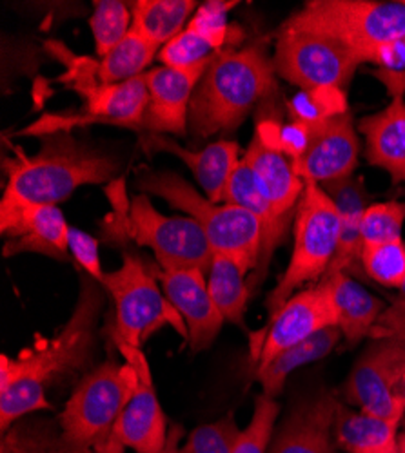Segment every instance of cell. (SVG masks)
I'll return each mask as SVG.
<instances>
[{"instance_id":"41","label":"cell","mask_w":405,"mask_h":453,"mask_svg":"<svg viewBox=\"0 0 405 453\" xmlns=\"http://www.w3.org/2000/svg\"><path fill=\"white\" fill-rule=\"evenodd\" d=\"M373 74L386 86L391 98L396 95H405V71L377 69Z\"/></svg>"},{"instance_id":"42","label":"cell","mask_w":405,"mask_h":453,"mask_svg":"<svg viewBox=\"0 0 405 453\" xmlns=\"http://www.w3.org/2000/svg\"><path fill=\"white\" fill-rule=\"evenodd\" d=\"M183 437V430L178 425H173L169 428V435H167V442L166 446L159 451V453H180V441Z\"/></svg>"},{"instance_id":"11","label":"cell","mask_w":405,"mask_h":453,"mask_svg":"<svg viewBox=\"0 0 405 453\" xmlns=\"http://www.w3.org/2000/svg\"><path fill=\"white\" fill-rule=\"evenodd\" d=\"M360 64V58L347 46L331 36L284 26L273 55L278 77L300 91L346 89Z\"/></svg>"},{"instance_id":"35","label":"cell","mask_w":405,"mask_h":453,"mask_svg":"<svg viewBox=\"0 0 405 453\" xmlns=\"http://www.w3.org/2000/svg\"><path fill=\"white\" fill-rule=\"evenodd\" d=\"M280 413L276 399L261 394L254 399V411L249 425L242 430L231 453H268L275 437V425Z\"/></svg>"},{"instance_id":"24","label":"cell","mask_w":405,"mask_h":453,"mask_svg":"<svg viewBox=\"0 0 405 453\" xmlns=\"http://www.w3.org/2000/svg\"><path fill=\"white\" fill-rule=\"evenodd\" d=\"M365 138V158L386 171L394 183H405V95L391 98L387 107L358 122Z\"/></svg>"},{"instance_id":"29","label":"cell","mask_w":405,"mask_h":453,"mask_svg":"<svg viewBox=\"0 0 405 453\" xmlns=\"http://www.w3.org/2000/svg\"><path fill=\"white\" fill-rule=\"evenodd\" d=\"M249 273L251 271L240 261L222 254L213 256L207 273V288L220 314L240 328L245 326L247 301L253 294L247 278Z\"/></svg>"},{"instance_id":"27","label":"cell","mask_w":405,"mask_h":453,"mask_svg":"<svg viewBox=\"0 0 405 453\" xmlns=\"http://www.w3.org/2000/svg\"><path fill=\"white\" fill-rule=\"evenodd\" d=\"M403 421L378 418L349 408L342 399L335 415V442L344 453H378L398 446V430Z\"/></svg>"},{"instance_id":"26","label":"cell","mask_w":405,"mask_h":453,"mask_svg":"<svg viewBox=\"0 0 405 453\" xmlns=\"http://www.w3.org/2000/svg\"><path fill=\"white\" fill-rule=\"evenodd\" d=\"M327 196L333 200L339 218H340V234L339 245L333 261H331L327 274L333 273H351V269L360 263V252L363 247L362 242V218L370 207V193H367L362 178H344L339 181H331L320 185Z\"/></svg>"},{"instance_id":"15","label":"cell","mask_w":405,"mask_h":453,"mask_svg":"<svg viewBox=\"0 0 405 453\" xmlns=\"http://www.w3.org/2000/svg\"><path fill=\"white\" fill-rule=\"evenodd\" d=\"M337 326V314L322 283L304 288L287 299L261 332L262 343L253 354L256 368L271 363L284 350L299 345L323 328Z\"/></svg>"},{"instance_id":"39","label":"cell","mask_w":405,"mask_h":453,"mask_svg":"<svg viewBox=\"0 0 405 453\" xmlns=\"http://www.w3.org/2000/svg\"><path fill=\"white\" fill-rule=\"evenodd\" d=\"M69 256L77 261V265L100 285L104 283L105 273L102 271L98 242L86 231L69 226Z\"/></svg>"},{"instance_id":"31","label":"cell","mask_w":405,"mask_h":453,"mask_svg":"<svg viewBox=\"0 0 405 453\" xmlns=\"http://www.w3.org/2000/svg\"><path fill=\"white\" fill-rule=\"evenodd\" d=\"M160 46L144 39L133 29L126 39L97 62V81L104 86L124 84L133 79L144 77L145 69L159 58Z\"/></svg>"},{"instance_id":"37","label":"cell","mask_w":405,"mask_h":453,"mask_svg":"<svg viewBox=\"0 0 405 453\" xmlns=\"http://www.w3.org/2000/svg\"><path fill=\"white\" fill-rule=\"evenodd\" d=\"M240 434L235 413L230 411L222 419L195 428L180 453H231Z\"/></svg>"},{"instance_id":"30","label":"cell","mask_w":405,"mask_h":453,"mask_svg":"<svg viewBox=\"0 0 405 453\" xmlns=\"http://www.w3.org/2000/svg\"><path fill=\"white\" fill-rule=\"evenodd\" d=\"M131 29L144 39L164 48L188 27L199 4L195 0H136L129 3Z\"/></svg>"},{"instance_id":"10","label":"cell","mask_w":405,"mask_h":453,"mask_svg":"<svg viewBox=\"0 0 405 453\" xmlns=\"http://www.w3.org/2000/svg\"><path fill=\"white\" fill-rule=\"evenodd\" d=\"M393 323L375 335L353 365L342 385V401L387 419H405V399L398 395L405 373V321Z\"/></svg>"},{"instance_id":"21","label":"cell","mask_w":405,"mask_h":453,"mask_svg":"<svg viewBox=\"0 0 405 453\" xmlns=\"http://www.w3.org/2000/svg\"><path fill=\"white\" fill-rule=\"evenodd\" d=\"M228 4H207L190 20L188 27L173 41H169L159 53V62L167 67L190 69L209 64L220 51L228 50L231 27L226 20Z\"/></svg>"},{"instance_id":"9","label":"cell","mask_w":405,"mask_h":453,"mask_svg":"<svg viewBox=\"0 0 405 453\" xmlns=\"http://www.w3.org/2000/svg\"><path fill=\"white\" fill-rule=\"evenodd\" d=\"M109 238L131 240L150 249L160 271L200 269L206 274L213 263L211 243L202 226L190 216L159 212L147 195L133 198L121 223H107Z\"/></svg>"},{"instance_id":"12","label":"cell","mask_w":405,"mask_h":453,"mask_svg":"<svg viewBox=\"0 0 405 453\" xmlns=\"http://www.w3.org/2000/svg\"><path fill=\"white\" fill-rule=\"evenodd\" d=\"M79 93L84 98L81 111L50 112V115H44L41 120L22 129L19 134L41 138L50 133L73 131L75 127L90 124L121 126L135 131L142 129L145 111L150 105V89H147L145 77L113 86L95 82L81 88Z\"/></svg>"},{"instance_id":"43","label":"cell","mask_w":405,"mask_h":453,"mask_svg":"<svg viewBox=\"0 0 405 453\" xmlns=\"http://www.w3.org/2000/svg\"><path fill=\"white\" fill-rule=\"evenodd\" d=\"M398 448L401 453H405V432L398 435Z\"/></svg>"},{"instance_id":"5","label":"cell","mask_w":405,"mask_h":453,"mask_svg":"<svg viewBox=\"0 0 405 453\" xmlns=\"http://www.w3.org/2000/svg\"><path fill=\"white\" fill-rule=\"evenodd\" d=\"M136 380V370L128 361L113 359L82 377L58 415L60 441L67 453H105Z\"/></svg>"},{"instance_id":"45","label":"cell","mask_w":405,"mask_h":453,"mask_svg":"<svg viewBox=\"0 0 405 453\" xmlns=\"http://www.w3.org/2000/svg\"><path fill=\"white\" fill-rule=\"evenodd\" d=\"M378 453H401V451H400V448L396 446V448H391V449H386V451H378Z\"/></svg>"},{"instance_id":"14","label":"cell","mask_w":405,"mask_h":453,"mask_svg":"<svg viewBox=\"0 0 405 453\" xmlns=\"http://www.w3.org/2000/svg\"><path fill=\"white\" fill-rule=\"evenodd\" d=\"M0 233L6 238V257L33 252L58 261L69 259V223L57 205L22 203L3 198Z\"/></svg>"},{"instance_id":"22","label":"cell","mask_w":405,"mask_h":453,"mask_svg":"<svg viewBox=\"0 0 405 453\" xmlns=\"http://www.w3.org/2000/svg\"><path fill=\"white\" fill-rule=\"evenodd\" d=\"M242 158L247 162L256 187L275 212L292 221L306 188V181L299 176L292 160L280 150L264 145L256 134H253Z\"/></svg>"},{"instance_id":"7","label":"cell","mask_w":405,"mask_h":453,"mask_svg":"<svg viewBox=\"0 0 405 453\" xmlns=\"http://www.w3.org/2000/svg\"><path fill=\"white\" fill-rule=\"evenodd\" d=\"M284 27L331 36L365 64L375 48L405 36V3L309 0L284 22Z\"/></svg>"},{"instance_id":"38","label":"cell","mask_w":405,"mask_h":453,"mask_svg":"<svg viewBox=\"0 0 405 453\" xmlns=\"http://www.w3.org/2000/svg\"><path fill=\"white\" fill-rule=\"evenodd\" d=\"M36 423L13 425L3 439L0 453H67L62 446L60 434L53 435L51 428L35 426Z\"/></svg>"},{"instance_id":"8","label":"cell","mask_w":405,"mask_h":453,"mask_svg":"<svg viewBox=\"0 0 405 453\" xmlns=\"http://www.w3.org/2000/svg\"><path fill=\"white\" fill-rule=\"evenodd\" d=\"M159 273L136 256L124 252L122 265L107 273L104 290L115 307L113 343L140 349L155 332L173 326L182 339H190L188 326L159 287Z\"/></svg>"},{"instance_id":"18","label":"cell","mask_w":405,"mask_h":453,"mask_svg":"<svg viewBox=\"0 0 405 453\" xmlns=\"http://www.w3.org/2000/svg\"><path fill=\"white\" fill-rule=\"evenodd\" d=\"M339 403L327 390L299 399L275 434L269 453H340L333 434Z\"/></svg>"},{"instance_id":"34","label":"cell","mask_w":405,"mask_h":453,"mask_svg":"<svg viewBox=\"0 0 405 453\" xmlns=\"http://www.w3.org/2000/svg\"><path fill=\"white\" fill-rule=\"evenodd\" d=\"M360 265L378 285L401 288L405 285V242L400 238L378 245H363Z\"/></svg>"},{"instance_id":"4","label":"cell","mask_w":405,"mask_h":453,"mask_svg":"<svg viewBox=\"0 0 405 453\" xmlns=\"http://www.w3.org/2000/svg\"><path fill=\"white\" fill-rule=\"evenodd\" d=\"M142 195H153L193 218L206 233L214 254L230 256L251 273L256 271L262 250V225L249 211L216 203L173 171H144L136 178Z\"/></svg>"},{"instance_id":"2","label":"cell","mask_w":405,"mask_h":453,"mask_svg":"<svg viewBox=\"0 0 405 453\" xmlns=\"http://www.w3.org/2000/svg\"><path fill=\"white\" fill-rule=\"evenodd\" d=\"M15 157L4 158L6 200L36 205H58L84 185L115 181L121 160L109 150L77 138L73 131L41 136L35 155L13 147Z\"/></svg>"},{"instance_id":"28","label":"cell","mask_w":405,"mask_h":453,"mask_svg":"<svg viewBox=\"0 0 405 453\" xmlns=\"http://www.w3.org/2000/svg\"><path fill=\"white\" fill-rule=\"evenodd\" d=\"M340 339L344 337L339 326L323 328L318 334L306 339V342L284 350L266 366L256 368V380H259L262 387V394L276 399L278 394L284 390L287 377L292 372H297L306 365H311L327 357L337 349Z\"/></svg>"},{"instance_id":"36","label":"cell","mask_w":405,"mask_h":453,"mask_svg":"<svg viewBox=\"0 0 405 453\" xmlns=\"http://www.w3.org/2000/svg\"><path fill=\"white\" fill-rule=\"evenodd\" d=\"M405 225V202H380L367 207L362 218L363 245L400 240Z\"/></svg>"},{"instance_id":"25","label":"cell","mask_w":405,"mask_h":453,"mask_svg":"<svg viewBox=\"0 0 405 453\" xmlns=\"http://www.w3.org/2000/svg\"><path fill=\"white\" fill-rule=\"evenodd\" d=\"M322 283L333 303L337 326L342 332L347 347H356L362 339L371 335L377 323L384 316V301L347 273L325 274Z\"/></svg>"},{"instance_id":"32","label":"cell","mask_w":405,"mask_h":453,"mask_svg":"<svg viewBox=\"0 0 405 453\" xmlns=\"http://www.w3.org/2000/svg\"><path fill=\"white\" fill-rule=\"evenodd\" d=\"M133 26L131 8L121 0H98L93 4L90 27L93 33L95 51L104 58L129 35Z\"/></svg>"},{"instance_id":"44","label":"cell","mask_w":405,"mask_h":453,"mask_svg":"<svg viewBox=\"0 0 405 453\" xmlns=\"http://www.w3.org/2000/svg\"><path fill=\"white\" fill-rule=\"evenodd\" d=\"M398 395H400L401 399H405V373H403V380H401V383H400V390H398Z\"/></svg>"},{"instance_id":"20","label":"cell","mask_w":405,"mask_h":453,"mask_svg":"<svg viewBox=\"0 0 405 453\" xmlns=\"http://www.w3.org/2000/svg\"><path fill=\"white\" fill-rule=\"evenodd\" d=\"M144 147L147 150H155V153L175 155L182 160L193 173L204 195L216 203H222L228 180L242 160L240 145L235 140H216L204 149L191 150L182 147L171 136L145 134Z\"/></svg>"},{"instance_id":"23","label":"cell","mask_w":405,"mask_h":453,"mask_svg":"<svg viewBox=\"0 0 405 453\" xmlns=\"http://www.w3.org/2000/svg\"><path fill=\"white\" fill-rule=\"evenodd\" d=\"M222 203L238 205L249 211L262 225V250L259 257V265H256V271L249 280L251 292H253L264 281L269 261L275 250L285 242V236L289 233V226H292V221L280 218L275 212V209L269 205V202L262 196L259 187L254 183V176L244 158L238 162L237 169L228 180Z\"/></svg>"},{"instance_id":"33","label":"cell","mask_w":405,"mask_h":453,"mask_svg":"<svg viewBox=\"0 0 405 453\" xmlns=\"http://www.w3.org/2000/svg\"><path fill=\"white\" fill-rule=\"evenodd\" d=\"M287 119L302 124H322L347 112V95L344 89L323 88L300 91L292 98L285 100Z\"/></svg>"},{"instance_id":"17","label":"cell","mask_w":405,"mask_h":453,"mask_svg":"<svg viewBox=\"0 0 405 453\" xmlns=\"http://www.w3.org/2000/svg\"><path fill=\"white\" fill-rule=\"evenodd\" d=\"M159 280L166 297L188 326V343L193 352L209 349L226 319L220 314L207 288V274L200 269L160 271Z\"/></svg>"},{"instance_id":"40","label":"cell","mask_w":405,"mask_h":453,"mask_svg":"<svg viewBox=\"0 0 405 453\" xmlns=\"http://www.w3.org/2000/svg\"><path fill=\"white\" fill-rule=\"evenodd\" d=\"M365 64H377L378 69L405 71V36L375 48L367 55Z\"/></svg>"},{"instance_id":"46","label":"cell","mask_w":405,"mask_h":453,"mask_svg":"<svg viewBox=\"0 0 405 453\" xmlns=\"http://www.w3.org/2000/svg\"><path fill=\"white\" fill-rule=\"evenodd\" d=\"M400 292H401V299H403V301H405V285H403V287H401V288H400Z\"/></svg>"},{"instance_id":"3","label":"cell","mask_w":405,"mask_h":453,"mask_svg":"<svg viewBox=\"0 0 405 453\" xmlns=\"http://www.w3.org/2000/svg\"><path fill=\"white\" fill-rule=\"evenodd\" d=\"M276 71L264 44L220 51L207 65L190 105L195 140L233 133L276 91Z\"/></svg>"},{"instance_id":"6","label":"cell","mask_w":405,"mask_h":453,"mask_svg":"<svg viewBox=\"0 0 405 453\" xmlns=\"http://www.w3.org/2000/svg\"><path fill=\"white\" fill-rule=\"evenodd\" d=\"M340 234L339 211L316 183L306 181L304 195L292 219V252L278 280L269 292L266 307L275 316L287 299L308 283L320 281L335 257Z\"/></svg>"},{"instance_id":"13","label":"cell","mask_w":405,"mask_h":453,"mask_svg":"<svg viewBox=\"0 0 405 453\" xmlns=\"http://www.w3.org/2000/svg\"><path fill=\"white\" fill-rule=\"evenodd\" d=\"M119 352L136 370V387L126 403L113 428L105 453H124L126 448L135 453H159L169 435L166 413L155 390L150 363L140 349L117 345Z\"/></svg>"},{"instance_id":"1","label":"cell","mask_w":405,"mask_h":453,"mask_svg":"<svg viewBox=\"0 0 405 453\" xmlns=\"http://www.w3.org/2000/svg\"><path fill=\"white\" fill-rule=\"evenodd\" d=\"M102 285L81 280V294L67 323L20 356L0 357V432H6L33 411L51 410L48 388L90 366L104 309Z\"/></svg>"},{"instance_id":"16","label":"cell","mask_w":405,"mask_h":453,"mask_svg":"<svg viewBox=\"0 0 405 453\" xmlns=\"http://www.w3.org/2000/svg\"><path fill=\"white\" fill-rule=\"evenodd\" d=\"M209 64L190 69L159 65L147 71L144 77L150 89V105L142 131L147 134L186 136L190 131V105Z\"/></svg>"},{"instance_id":"19","label":"cell","mask_w":405,"mask_h":453,"mask_svg":"<svg viewBox=\"0 0 405 453\" xmlns=\"http://www.w3.org/2000/svg\"><path fill=\"white\" fill-rule=\"evenodd\" d=\"M353 115L347 111L340 117L318 124L315 138L306 155L294 162L304 181L325 185L353 176L358 157L360 140Z\"/></svg>"}]
</instances>
